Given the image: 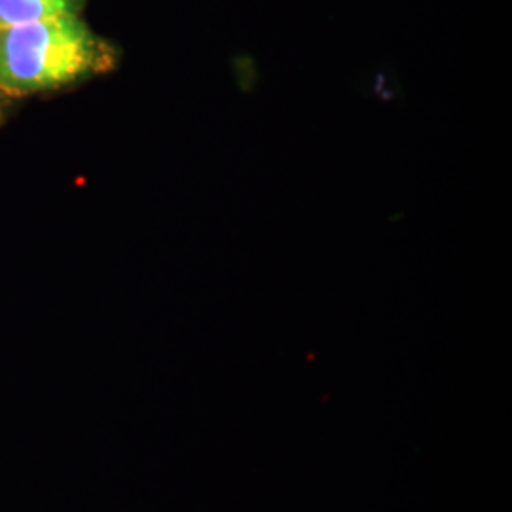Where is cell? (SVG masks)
<instances>
[{
    "instance_id": "7a4b0ae2",
    "label": "cell",
    "mask_w": 512,
    "mask_h": 512,
    "mask_svg": "<svg viewBox=\"0 0 512 512\" xmlns=\"http://www.w3.org/2000/svg\"><path fill=\"white\" fill-rule=\"evenodd\" d=\"M80 0H0V31L40 19L78 14Z\"/></svg>"
},
{
    "instance_id": "6da1fadb",
    "label": "cell",
    "mask_w": 512,
    "mask_h": 512,
    "mask_svg": "<svg viewBox=\"0 0 512 512\" xmlns=\"http://www.w3.org/2000/svg\"><path fill=\"white\" fill-rule=\"evenodd\" d=\"M112 50L78 14L0 31V93L29 95L107 71Z\"/></svg>"
}]
</instances>
